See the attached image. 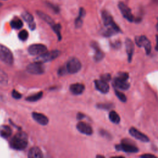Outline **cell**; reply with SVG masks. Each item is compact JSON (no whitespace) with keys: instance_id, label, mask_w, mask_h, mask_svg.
<instances>
[{"instance_id":"5bb4252c","label":"cell","mask_w":158,"mask_h":158,"mask_svg":"<svg viewBox=\"0 0 158 158\" xmlns=\"http://www.w3.org/2000/svg\"><path fill=\"white\" fill-rule=\"evenodd\" d=\"M32 117L33 119L40 125H46L48 124V118L43 114L38 113V112H33Z\"/></svg>"},{"instance_id":"cb8c5ba5","label":"cell","mask_w":158,"mask_h":158,"mask_svg":"<svg viewBox=\"0 0 158 158\" xmlns=\"http://www.w3.org/2000/svg\"><path fill=\"white\" fill-rule=\"evenodd\" d=\"M8 82V77L7 74L0 69V83L2 85H6Z\"/></svg>"},{"instance_id":"6da1fadb","label":"cell","mask_w":158,"mask_h":158,"mask_svg":"<svg viewBox=\"0 0 158 158\" xmlns=\"http://www.w3.org/2000/svg\"><path fill=\"white\" fill-rule=\"evenodd\" d=\"M12 148L18 151L24 150L28 145L27 135L24 132H20L14 135L10 142Z\"/></svg>"},{"instance_id":"9a60e30c","label":"cell","mask_w":158,"mask_h":158,"mask_svg":"<svg viewBox=\"0 0 158 158\" xmlns=\"http://www.w3.org/2000/svg\"><path fill=\"white\" fill-rule=\"evenodd\" d=\"M125 46L126 51L128 56V61L129 62H131L134 53V44L133 41L130 39L127 38L125 41Z\"/></svg>"},{"instance_id":"7c38bea8","label":"cell","mask_w":158,"mask_h":158,"mask_svg":"<svg viewBox=\"0 0 158 158\" xmlns=\"http://www.w3.org/2000/svg\"><path fill=\"white\" fill-rule=\"evenodd\" d=\"M77 128L80 133L86 135H90L93 133L92 127L83 122H80L77 125Z\"/></svg>"},{"instance_id":"4fadbf2b","label":"cell","mask_w":158,"mask_h":158,"mask_svg":"<svg viewBox=\"0 0 158 158\" xmlns=\"http://www.w3.org/2000/svg\"><path fill=\"white\" fill-rule=\"evenodd\" d=\"M95 87L97 90L102 93H107L109 90V85L106 82L102 80H97L95 81Z\"/></svg>"},{"instance_id":"30bf717a","label":"cell","mask_w":158,"mask_h":158,"mask_svg":"<svg viewBox=\"0 0 158 158\" xmlns=\"http://www.w3.org/2000/svg\"><path fill=\"white\" fill-rule=\"evenodd\" d=\"M118 7L124 18L129 22H133L134 20V17L132 14L130 9L125 4L122 2H120L118 5Z\"/></svg>"},{"instance_id":"8d00e7d4","label":"cell","mask_w":158,"mask_h":158,"mask_svg":"<svg viewBox=\"0 0 158 158\" xmlns=\"http://www.w3.org/2000/svg\"><path fill=\"white\" fill-rule=\"evenodd\" d=\"M2 6V4L1 3H0V8H1Z\"/></svg>"},{"instance_id":"2e32d148","label":"cell","mask_w":158,"mask_h":158,"mask_svg":"<svg viewBox=\"0 0 158 158\" xmlns=\"http://www.w3.org/2000/svg\"><path fill=\"white\" fill-rule=\"evenodd\" d=\"M113 86L116 89L127 90L130 88V83L127 81H122L115 78L113 81Z\"/></svg>"},{"instance_id":"d6986e66","label":"cell","mask_w":158,"mask_h":158,"mask_svg":"<svg viewBox=\"0 0 158 158\" xmlns=\"http://www.w3.org/2000/svg\"><path fill=\"white\" fill-rule=\"evenodd\" d=\"M12 134V130L9 126L2 125L0 127V135L5 139L9 138Z\"/></svg>"},{"instance_id":"ac0fdd59","label":"cell","mask_w":158,"mask_h":158,"mask_svg":"<svg viewBox=\"0 0 158 158\" xmlns=\"http://www.w3.org/2000/svg\"><path fill=\"white\" fill-rule=\"evenodd\" d=\"M28 157L29 158H41L43 157V154L39 148L33 147L29 151Z\"/></svg>"},{"instance_id":"9c48e42d","label":"cell","mask_w":158,"mask_h":158,"mask_svg":"<svg viewBox=\"0 0 158 158\" xmlns=\"http://www.w3.org/2000/svg\"><path fill=\"white\" fill-rule=\"evenodd\" d=\"M116 148L118 151H122L126 153H137L139 149L131 143H128V141L124 140L121 145H116Z\"/></svg>"},{"instance_id":"277c9868","label":"cell","mask_w":158,"mask_h":158,"mask_svg":"<svg viewBox=\"0 0 158 158\" xmlns=\"http://www.w3.org/2000/svg\"><path fill=\"white\" fill-rule=\"evenodd\" d=\"M61 54V52L58 50H53L50 52H46L43 54L38 56L35 60V61L40 62L41 63L49 62L57 58Z\"/></svg>"},{"instance_id":"f1b7e54d","label":"cell","mask_w":158,"mask_h":158,"mask_svg":"<svg viewBox=\"0 0 158 158\" xmlns=\"http://www.w3.org/2000/svg\"><path fill=\"white\" fill-rule=\"evenodd\" d=\"M129 75L127 73L125 72H120L118 74V76L116 77L117 79L120 80H122V81H127V80L128 79Z\"/></svg>"},{"instance_id":"7402d4cb","label":"cell","mask_w":158,"mask_h":158,"mask_svg":"<svg viewBox=\"0 0 158 158\" xmlns=\"http://www.w3.org/2000/svg\"><path fill=\"white\" fill-rule=\"evenodd\" d=\"M85 11L83 8H81L80 9V13H79V17L76 19V20H75V26L76 27L79 28V27H80L82 26V23H83V17H84L85 16Z\"/></svg>"},{"instance_id":"ffe728a7","label":"cell","mask_w":158,"mask_h":158,"mask_svg":"<svg viewBox=\"0 0 158 158\" xmlns=\"http://www.w3.org/2000/svg\"><path fill=\"white\" fill-rule=\"evenodd\" d=\"M37 14L38 15V16L41 19H43L44 21H45L47 22V23H48L49 25H50L52 27L55 25L54 24V22L53 21V20L51 18L50 16H49L48 15L44 14V12H40V11H38L37 12Z\"/></svg>"},{"instance_id":"7a4b0ae2","label":"cell","mask_w":158,"mask_h":158,"mask_svg":"<svg viewBox=\"0 0 158 158\" xmlns=\"http://www.w3.org/2000/svg\"><path fill=\"white\" fill-rule=\"evenodd\" d=\"M0 60L8 65H12L14 62L12 52L3 44H0Z\"/></svg>"},{"instance_id":"4dcf8cb0","label":"cell","mask_w":158,"mask_h":158,"mask_svg":"<svg viewBox=\"0 0 158 158\" xmlns=\"http://www.w3.org/2000/svg\"><path fill=\"white\" fill-rule=\"evenodd\" d=\"M114 107V106L112 104H100L98 105V107L101 109H106V110H109L111 108H112Z\"/></svg>"},{"instance_id":"8992f818","label":"cell","mask_w":158,"mask_h":158,"mask_svg":"<svg viewBox=\"0 0 158 158\" xmlns=\"http://www.w3.org/2000/svg\"><path fill=\"white\" fill-rule=\"evenodd\" d=\"M28 51L31 55L40 56L47 51V48L42 44H34L29 47Z\"/></svg>"},{"instance_id":"1f68e13d","label":"cell","mask_w":158,"mask_h":158,"mask_svg":"<svg viewBox=\"0 0 158 158\" xmlns=\"http://www.w3.org/2000/svg\"><path fill=\"white\" fill-rule=\"evenodd\" d=\"M111 79V75L109 74H103V75L101 76V80L107 82L108 81H109Z\"/></svg>"},{"instance_id":"f546056e","label":"cell","mask_w":158,"mask_h":158,"mask_svg":"<svg viewBox=\"0 0 158 158\" xmlns=\"http://www.w3.org/2000/svg\"><path fill=\"white\" fill-rule=\"evenodd\" d=\"M115 93L116 95L117 96V97L122 102H125L127 101V98L126 96L123 93L120 92L118 90H117V89H115Z\"/></svg>"},{"instance_id":"83f0119b","label":"cell","mask_w":158,"mask_h":158,"mask_svg":"<svg viewBox=\"0 0 158 158\" xmlns=\"http://www.w3.org/2000/svg\"><path fill=\"white\" fill-rule=\"evenodd\" d=\"M29 33L26 30H23L19 32V38L20 40L25 41L28 38Z\"/></svg>"},{"instance_id":"d590c367","label":"cell","mask_w":158,"mask_h":158,"mask_svg":"<svg viewBox=\"0 0 158 158\" xmlns=\"http://www.w3.org/2000/svg\"><path fill=\"white\" fill-rule=\"evenodd\" d=\"M158 20V19H157ZM156 29H157V30L158 31V21H157V25H156Z\"/></svg>"},{"instance_id":"e575fe53","label":"cell","mask_w":158,"mask_h":158,"mask_svg":"<svg viewBox=\"0 0 158 158\" xmlns=\"http://www.w3.org/2000/svg\"><path fill=\"white\" fill-rule=\"evenodd\" d=\"M156 50L158 51V36H156Z\"/></svg>"},{"instance_id":"e0dca14e","label":"cell","mask_w":158,"mask_h":158,"mask_svg":"<svg viewBox=\"0 0 158 158\" xmlns=\"http://www.w3.org/2000/svg\"><path fill=\"white\" fill-rule=\"evenodd\" d=\"M85 90V86L81 83H74L70 86V91L74 95H81Z\"/></svg>"},{"instance_id":"5b68a950","label":"cell","mask_w":158,"mask_h":158,"mask_svg":"<svg viewBox=\"0 0 158 158\" xmlns=\"http://www.w3.org/2000/svg\"><path fill=\"white\" fill-rule=\"evenodd\" d=\"M27 71L32 74L40 75L44 73V67L43 63L35 61V62L30 64L27 67Z\"/></svg>"},{"instance_id":"8fae6325","label":"cell","mask_w":158,"mask_h":158,"mask_svg":"<svg viewBox=\"0 0 158 158\" xmlns=\"http://www.w3.org/2000/svg\"><path fill=\"white\" fill-rule=\"evenodd\" d=\"M130 134L132 136L136 139L142 142H149V139L148 137L145 135V134L142 133L140 131L137 130L135 128H131L129 130Z\"/></svg>"},{"instance_id":"484cf974","label":"cell","mask_w":158,"mask_h":158,"mask_svg":"<svg viewBox=\"0 0 158 158\" xmlns=\"http://www.w3.org/2000/svg\"><path fill=\"white\" fill-rule=\"evenodd\" d=\"M22 18H23L24 19L25 21H26L27 22H28V23L29 24L33 23V16L29 12H25L24 13L22 14Z\"/></svg>"},{"instance_id":"836d02e7","label":"cell","mask_w":158,"mask_h":158,"mask_svg":"<svg viewBox=\"0 0 158 158\" xmlns=\"http://www.w3.org/2000/svg\"><path fill=\"white\" fill-rule=\"evenodd\" d=\"M142 157H143V158H149V157H151V158H153V157H156L155 156L153 155V154H144V155H142L141 156Z\"/></svg>"},{"instance_id":"d4e9b609","label":"cell","mask_w":158,"mask_h":158,"mask_svg":"<svg viewBox=\"0 0 158 158\" xmlns=\"http://www.w3.org/2000/svg\"><path fill=\"white\" fill-rule=\"evenodd\" d=\"M42 97H43V92H39L33 95H31V96L27 97L26 98V100L30 101V102H34V101H37L39 100L40 99H41Z\"/></svg>"},{"instance_id":"3957f363","label":"cell","mask_w":158,"mask_h":158,"mask_svg":"<svg viewBox=\"0 0 158 158\" xmlns=\"http://www.w3.org/2000/svg\"><path fill=\"white\" fill-rule=\"evenodd\" d=\"M82 67V64L80 61L75 58H72L70 59L67 62V64L65 65V68L67 70V73L69 74H75L80 71Z\"/></svg>"},{"instance_id":"4316f807","label":"cell","mask_w":158,"mask_h":158,"mask_svg":"<svg viewBox=\"0 0 158 158\" xmlns=\"http://www.w3.org/2000/svg\"><path fill=\"white\" fill-rule=\"evenodd\" d=\"M95 49L96 50V53H95V59L97 61H100L102 60V59L104 56V53L97 47V48L95 47Z\"/></svg>"},{"instance_id":"d6a6232c","label":"cell","mask_w":158,"mask_h":158,"mask_svg":"<svg viewBox=\"0 0 158 158\" xmlns=\"http://www.w3.org/2000/svg\"><path fill=\"white\" fill-rule=\"evenodd\" d=\"M12 96L15 99H20L22 97L21 94L18 92H17L16 90H13L12 92Z\"/></svg>"},{"instance_id":"52a82bcc","label":"cell","mask_w":158,"mask_h":158,"mask_svg":"<svg viewBox=\"0 0 158 158\" xmlns=\"http://www.w3.org/2000/svg\"><path fill=\"white\" fill-rule=\"evenodd\" d=\"M135 42L139 47H144L147 54H149L151 50V43L145 36H139L135 38Z\"/></svg>"},{"instance_id":"44dd1931","label":"cell","mask_w":158,"mask_h":158,"mask_svg":"<svg viewBox=\"0 0 158 158\" xmlns=\"http://www.w3.org/2000/svg\"><path fill=\"white\" fill-rule=\"evenodd\" d=\"M109 118L110 121L112 123L116 124H119L121 119H120L119 116L118 115V114L117 113L116 111H111L109 114Z\"/></svg>"},{"instance_id":"ba28073f","label":"cell","mask_w":158,"mask_h":158,"mask_svg":"<svg viewBox=\"0 0 158 158\" xmlns=\"http://www.w3.org/2000/svg\"><path fill=\"white\" fill-rule=\"evenodd\" d=\"M102 18L103 20L104 24L106 27H112V28H114L118 33L121 32L119 27L116 25V24L114 22L113 19H112V16L107 11H104L102 12Z\"/></svg>"},{"instance_id":"603a6c76","label":"cell","mask_w":158,"mask_h":158,"mask_svg":"<svg viewBox=\"0 0 158 158\" xmlns=\"http://www.w3.org/2000/svg\"><path fill=\"white\" fill-rule=\"evenodd\" d=\"M11 26L12 28L14 29H20L23 26V22L19 19H14L11 22Z\"/></svg>"}]
</instances>
